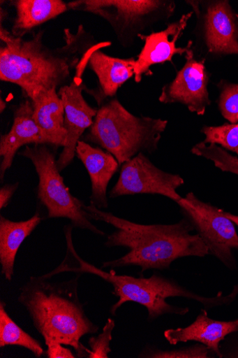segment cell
<instances>
[{
	"instance_id": "obj_14",
	"label": "cell",
	"mask_w": 238,
	"mask_h": 358,
	"mask_svg": "<svg viewBox=\"0 0 238 358\" xmlns=\"http://www.w3.org/2000/svg\"><path fill=\"white\" fill-rule=\"evenodd\" d=\"M45 144L40 129L33 117V107L26 99L13 112V124L10 132L0 137V180L3 182L6 172L11 169L19 150L29 145Z\"/></svg>"
},
{
	"instance_id": "obj_30",
	"label": "cell",
	"mask_w": 238,
	"mask_h": 358,
	"mask_svg": "<svg viewBox=\"0 0 238 358\" xmlns=\"http://www.w3.org/2000/svg\"><path fill=\"white\" fill-rule=\"evenodd\" d=\"M224 215L230 220L234 224H236L238 227V215H233L232 213L223 211Z\"/></svg>"
},
{
	"instance_id": "obj_22",
	"label": "cell",
	"mask_w": 238,
	"mask_h": 358,
	"mask_svg": "<svg viewBox=\"0 0 238 358\" xmlns=\"http://www.w3.org/2000/svg\"><path fill=\"white\" fill-rule=\"evenodd\" d=\"M191 152L196 156L213 162L214 166L221 171L238 176V157L231 155L221 147L200 142L195 145Z\"/></svg>"
},
{
	"instance_id": "obj_15",
	"label": "cell",
	"mask_w": 238,
	"mask_h": 358,
	"mask_svg": "<svg viewBox=\"0 0 238 358\" xmlns=\"http://www.w3.org/2000/svg\"><path fill=\"white\" fill-rule=\"evenodd\" d=\"M76 155L82 162L90 177L91 183V204L98 209L109 207L107 187L113 176L119 169L115 157L94 147L84 141H80L76 148Z\"/></svg>"
},
{
	"instance_id": "obj_25",
	"label": "cell",
	"mask_w": 238,
	"mask_h": 358,
	"mask_svg": "<svg viewBox=\"0 0 238 358\" xmlns=\"http://www.w3.org/2000/svg\"><path fill=\"white\" fill-rule=\"evenodd\" d=\"M212 352L206 345L196 344L193 346L172 350H144L140 357L151 358H209Z\"/></svg>"
},
{
	"instance_id": "obj_32",
	"label": "cell",
	"mask_w": 238,
	"mask_h": 358,
	"mask_svg": "<svg viewBox=\"0 0 238 358\" xmlns=\"http://www.w3.org/2000/svg\"><path fill=\"white\" fill-rule=\"evenodd\" d=\"M235 356H237L236 357H238V354H237V355H236Z\"/></svg>"
},
{
	"instance_id": "obj_4",
	"label": "cell",
	"mask_w": 238,
	"mask_h": 358,
	"mask_svg": "<svg viewBox=\"0 0 238 358\" xmlns=\"http://www.w3.org/2000/svg\"><path fill=\"white\" fill-rule=\"evenodd\" d=\"M64 234L67 246L66 257L61 265L49 274L54 276L65 272L87 273L110 283L114 288L112 294L119 299L118 302L111 307L112 315H116L117 310L127 302L137 303L145 307L151 321L166 314L185 315L189 312L188 308L174 306L166 302L167 299L176 297L195 301L207 308L221 306L218 295L214 298L201 296L159 275L146 278L119 275L112 269L107 273L87 263L77 254L73 242L71 225L64 227Z\"/></svg>"
},
{
	"instance_id": "obj_13",
	"label": "cell",
	"mask_w": 238,
	"mask_h": 358,
	"mask_svg": "<svg viewBox=\"0 0 238 358\" xmlns=\"http://www.w3.org/2000/svg\"><path fill=\"white\" fill-rule=\"evenodd\" d=\"M193 12L186 13L181 17L159 31H153L149 35H140L139 38L144 41V45L135 59L134 80L140 83L144 76H151V67L158 64L172 62L175 55L185 57L194 54L193 43L190 41L185 47H177V42L183 36Z\"/></svg>"
},
{
	"instance_id": "obj_24",
	"label": "cell",
	"mask_w": 238,
	"mask_h": 358,
	"mask_svg": "<svg viewBox=\"0 0 238 358\" xmlns=\"http://www.w3.org/2000/svg\"><path fill=\"white\" fill-rule=\"evenodd\" d=\"M218 87V109L222 116L232 124L238 122V84L221 80Z\"/></svg>"
},
{
	"instance_id": "obj_11",
	"label": "cell",
	"mask_w": 238,
	"mask_h": 358,
	"mask_svg": "<svg viewBox=\"0 0 238 358\" xmlns=\"http://www.w3.org/2000/svg\"><path fill=\"white\" fill-rule=\"evenodd\" d=\"M89 58L81 64L73 81L58 90L64 108V127L67 132L66 145L57 159L60 172L73 162L77 143L86 130L93 124L98 111V108L87 103L82 94L87 89L82 77L88 67Z\"/></svg>"
},
{
	"instance_id": "obj_17",
	"label": "cell",
	"mask_w": 238,
	"mask_h": 358,
	"mask_svg": "<svg viewBox=\"0 0 238 358\" xmlns=\"http://www.w3.org/2000/svg\"><path fill=\"white\" fill-rule=\"evenodd\" d=\"M238 332V320L218 321L210 318L205 310H201L195 320L186 328L169 329L164 332L166 341L172 345L196 341L206 345L213 353L223 357L220 343L234 333Z\"/></svg>"
},
{
	"instance_id": "obj_28",
	"label": "cell",
	"mask_w": 238,
	"mask_h": 358,
	"mask_svg": "<svg viewBox=\"0 0 238 358\" xmlns=\"http://www.w3.org/2000/svg\"><path fill=\"white\" fill-rule=\"evenodd\" d=\"M18 187L19 183L17 182L5 185L0 189V209L3 210L9 205Z\"/></svg>"
},
{
	"instance_id": "obj_19",
	"label": "cell",
	"mask_w": 238,
	"mask_h": 358,
	"mask_svg": "<svg viewBox=\"0 0 238 358\" xmlns=\"http://www.w3.org/2000/svg\"><path fill=\"white\" fill-rule=\"evenodd\" d=\"M10 3L15 9L11 32L17 38H23L36 28L69 10L62 0H13Z\"/></svg>"
},
{
	"instance_id": "obj_9",
	"label": "cell",
	"mask_w": 238,
	"mask_h": 358,
	"mask_svg": "<svg viewBox=\"0 0 238 358\" xmlns=\"http://www.w3.org/2000/svg\"><path fill=\"white\" fill-rule=\"evenodd\" d=\"M110 198L116 199L137 194H159L177 204L182 200L177 189L184 185V178L178 174L166 173L157 168L145 153L124 162Z\"/></svg>"
},
{
	"instance_id": "obj_5",
	"label": "cell",
	"mask_w": 238,
	"mask_h": 358,
	"mask_svg": "<svg viewBox=\"0 0 238 358\" xmlns=\"http://www.w3.org/2000/svg\"><path fill=\"white\" fill-rule=\"evenodd\" d=\"M94 123L85 142L112 154L120 166L140 153L152 154L159 145L168 120L135 116L113 97L98 104Z\"/></svg>"
},
{
	"instance_id": "obj_7",
	"label": "cell",
	"mask_w": 238,
	"mask_h": 358,
	"mask_svg": "<svg viewBox=\"0 0 238 358\" xmlns=\"http://www.w3.org/2000/svg\"><path fill=\"white\" fill-rule=\"evenodd\" d=\"M19 155L29 159L36 169L39 178L38 198L47 209L48 218H66L76 229L105 236L91 222L81 206V201L74 197L65 185L54 153L47 145H27Z\"/></svg>"
},
{
	"instance_id": "obj_10",
	"label": "cell",
	"mask_w": 238,
	"mask_h": 358,
	"mask_svg": "<svg viewBox=\"0 0 238 358\" xmlns=\"http://www.w3.org/2000/svg\"><path fill=\"white\" fill-rule=\"evenodd\" d=\"M198 20L204 46L214 55H238V15L226 0L186 1Z\"/></svg>"
},
{
	"instance_id": "obj_31",
	"label": "cell",
	"mask_w": 238,
	"mask_h": 358,
	"mask_svg": "<svg viewBox=\"0 0 238 358\" xmlns=\"http://www.w3.org/2000/svg\"><path fill=\"white\" fill-rule=\"evenodd\" d=\"M7 108V104L6 103H5V101H3V99H0V113H3L5 110Z\"/></svg>"
},
{
	"instance_id": "obj_29",
	"label": "cell",
	"mask_w": 238,
	"mask_h": 358,
	"mask_svg": "<svg viewBox=\"0 0 238 358\" xmlns=\"http://www.w3.org/2000/svg\"><path fill=\"white\" fill-rule=\"evenodd\" d=\"M237 295H238V283L234 286L233 289L230 292V294L228 296H225L226 306L231 304L235 300Z\"/></svg>"
},
{
	"instance_id": "obj_21",
	"label": "cell",
	"mask_w": 238,
	"mask_h": 358,
	"mask_svg": "<svg viewBox=\"0 0 238 358\" xmlns=\"http://www.w3.org/2000/svg\"><path fill=\"white\" fill-rule=\"evenodd\" d=\"M20 346L41 357L45 350L41 343L23 331L6 311V303H0V348Z\"/></svg>"
},
{
	"instance_id": "obj_18",
	"label": "cell",
	"mask_w": 238,
	"mask_h": 358,
	"mask_svg": "<svg viewBox=\"0 0 238 358\" xmlns=\"http://www.w3.org/2000/svg\"><path fill=\"white\" fill-rule=\"evenodd\" d=\"M33 117L45 145L64 148L66 141L64 108L57 90L44 92L31 101Z\"/></svg>"
},
{
	"instance_id": "obj_26",
	"label": "cell",
	"mask_w": 238,
	"mask_h": 358,
	"mask_svg": "<svg viewBox=\"0 0 238 358\" xmlns=\"http://www.w3.org/2000/svg\"><path fill=\"white\" fill-rule=\"evenodd\" d=\"M115 328V321L109 318L102 332L97 336H92L89 340V358H108L112 352L110 347L112 333Z\"/></svg>"
},
{
	"instance_id": "obj_1",
	"label": "cell",
	"mask_w": 238,
	"mask_h": 358,
	"mask_svg": "<svg viewBox=\"0 0 238 358\" xmlns=\"http://www.w3.org/2000/svg\"><path fill=\"white\" fill-rule=\"evenodd\" d=\"M44 29L29 40L17 38L11 31L0 35V80L19 86L32 101L41 93L70 85L81 64L96 49L112 45L97 43L82 24L76 34L65 29L64 45L52 49L43 43Z\"/></svg>"
},
{
	"instance_id": "obj_27",
	"label": "cell",
	"mask_w": 238,
	"mask_h": 358,
	"mask_svg": "<svg viewBox=\"0 0 238 358\" xmlns=\"http://www.w3.org/2000/svg\"><path fill=\"white\" fill-rule=\"evenodd\" d=\"M47 350L46 355L49 358H75V355L69 348L64 347L62 344L51 342L46 344Z\"/></svg>"
},
{
	"instance_id": "obj_12",
	"label": "cell",
	"mask_w": 238,
	"mask_h": 358,
	"mask_svg": "<svg viewBox=\"0 0 238 358\" xmlns=\"http://www.w3.org/2000/svg\"><path fill=\"white\" fill-rule=\"evenodd\" d=\"M185 58L186 63L174 79L163 87L158 101L163 104H181L191 113L202 116L211 104L206 59L196 58L194 54Z\"/></svg>"
},
{
	"instance_id": "obj_8",
	"label": "cell",
	"mask_w": 238,
	"mask_h": 358,
	"mask_svg": "<svg viewBox=\"0 0 238 358\" xmlns=\"http://www.w3.org/2000/svg\"><path fill=\"white\" fill-rule=\"evenodd\" d=\"M178 205L207 246L209 255L234 270L236 263L233 250L238 249V236L234 223L224 215L223 210L200 201L192 192Z\"/></svg>"
},
{
	"instance_id": "obj_16",
	"label": "cell",
	"mask_w": 238,
	"mask_h": 358,
	"mask_svg": "<svg viewBox=\"0 0 238 358\" xmlns=\"http://www.w3.org/2000/svg\"><path fill=\"white\" fill-rule=\"evenodd\" d=\"M135 59H121L107 55L101 49L95 50L90 55L88 68L97 76L98 88L87 90L97 103L116 97L119 89L134 77Z\"/></svg>"
},
{
	"instance_id": "obj_2",
	"label": "cell",
	"mask_w": 238,
	"mask_h": 358,
	"mask_svg": "<svg viewBox=\"0 0 238 358\" xmlns=\"http://www.w3.org/2000/svg\"><path fill=\"white\" fill-rule=\"evenodd\" d=\"M80 204L91 220L114 227L115 231L108 236L105 243L107 248L129 250L121 257L103 263L101 268L138 266L142 273L152 269L163 271L179 258L209 255L200 236L191 234L195 231L186 217L172 224H142L101 210L92 204L86 206L82 201Z\"/></svg>"
},
{
	"instance_id": "obj_23",
	"label": "cell",
	"mask_w": 238,
	"mask_h": 358,
	"mask_svg": "<svg viewBox=\"0 0 238 358\" xmlns=\"http://www.w3.org/2000/svg\"><path fill=\"white\" fill-rule=\"evenodd\" d=\"M200 132L205 136L204 144L219 145L228 152L238 155V123L221 126H203Z\"/></svg>"
},
{
	"instance_id": "obj_3",
	"label": "cell",
	"mask_w": 238,
	"mask_h": 358,
	"mask_svg": "<svg viewBox=\"0 0 238 358\" xmlns=\"http://www.w3.org/2000/svg\"><path fill=\"white\" fill-rule=\"evenodd\" d=\"M82 274L70 280L54 282L47 274L31 277L20 289L18 302L27 311L45 344L57 342L73 347L77 357H88L89 350L80 342L99 328L87 316L78 296Z\"/></svg>"
},
{
	"instance_id": "obj_20",
	"label": "cell",
	"mask_w": 238,
	"mask_h": 358,
	"mask_svg": "<svg viewBox=\"0 0 238 358\" xmlns=\"http://www.w3.org/2000/svg\"><path fill=\"white\" fill-rule=\"evenodd\" d=\"M42 220L39 213L27 220L20 222L0 216V264L1 274L8 281L13 280L15 259L20 246Z\"/></svg>"
},
{
	"instance_id": "obj_6",
	"label": "cell",
	"mask_w": 238,
	"mask_h": 358,
	"mask_svg": "<svg viewBox=\"0 0 238 358\" xmlns=\"http://www.w3.org/2000/svg\"><path fill=\"white\" fill-rule=\"evenodd\" d=\"M67 6L69 10L106 20L125 48L131 46L142 32L171 18L177 7L170 0H75Z\"/></svg>"
}]
</instances>
